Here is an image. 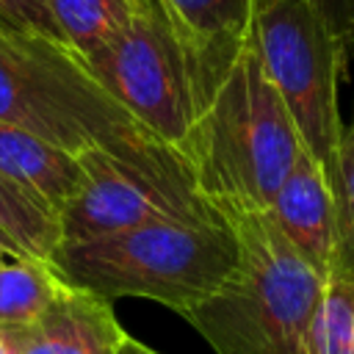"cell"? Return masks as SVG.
<instances>
[{"instance_id":"6da1fadb","label":"cell","mask_w":354,"mask_h":354,"mask_svg":"<svg viewBox=\"0 0 354 354\" xmlns=\"http://www.w3.org/2000/svg\"><path fill=\"white\" fill-rule=\"evenodd\" d=\"M301 152L296 124L246 39L183 149L194 183L224 218L260 213Z\"/></svg>"},{"instance_id":"7a4b0ae2","label":"cell","mask_w":354,"mask_h":354,"mask_svg":"<svg viewBox=\"0 0 354 354\" xmlns=\"http://www.w3.org/2000/svg\"><path fill=\"white\" fill-rule=\"evenodd\" d=\"M232 221H147L111 235L61 243L50 266L72 285L108 301L149 299L188 318L235 268Z\"/></svg>"},{"instance_id":"3957f363","label":"cell","mask_w":354,"mask_h":354,"mask_svg":"<svg viewBox=\"0 0 354 354\" xmlns=\"http://www.w3.org/2000/svg\"><path fill=\"white\" fill-rule=\"evenodd\" d=\"M0 122L75 158L86 152L141 158L169 149L100 86L66 44L8 28H0Z\"/></svg>"},{"instance_id":"277c9868","label":"cell","mask_w":354,"mask_h":354,"mask_svg":"<svg viewBox=\"0 0 354 354\" xmlns=\"http://www.w3.org/2000/svg\"><path fill=\"white\" fill-rule=\"evenodd\" d=\"M230 221L238 263L185 321L216 354H301L326 279L299 257L268 210Z\"/></svg>"},{"instance_id":"5b68a950","label":"cell","mask_w":354,"mask_h":354,"mask_svg":"<svg viewBox=\"0 0 354 354\" xmlns=\"http://www.w3.org/2000/svg\"><path fill=\"white\" fill-rule=\"evenodd\" d=\"M83 64L138 124L180 155L218 86L155 0H141L127 28Z\"/></svg>"},{"instance_id":"8992f818","label":"cell","mask_w":354,"mask_h":354,"mask_svg":"<svg viewBox=\"0 0 354 354\" xmlns=\"http://www.w3.org/2000/svg\"><path fill=\"white\" fill-rule=\"evenodd\" d=\"M249 39L296 124L304 152L321 166L332 188L346 130L337 108V80L346 64L335 36L304 0H257Z\"/></svg>"},{"instance_id":"52a82bcc","label":"cell","mask_w":354,"mask_h":354,"mask_svg":"<svg viewBox=\"0 0 354 354\" xmlns=\"http://www.w3.org/2000/svg\"><path fill=\"white\" fill-rule=\"evenodd\" d=\"M83 183L61 210V243H77L147 221H205L221 213L202 196L185 158L160 149L141 158L86 152Z\"/></svg>"},{"instance_id":"ba28073f","label":"cell","mask_w":354,"mask_h":354,"mask_svg":"<svg viewBox=\"0 0 354 354\" xmlns=\"http://www.w3.org/2000/svg\"><path fill=\"white\" fill-rule=\"evenodd\" d=\"M11 354H116L127 335L108 299L72 288L30 324H3Z\"/></svg>"},{"instance_id":"9c48e42d","label":"cell","mask_w":354,"mask_h":354,"mask_svg":"<svg viewBox=\"0 0 354 354\" xmlns=\"http://www.w3.org/2000/svg\"><path fill=\"white\" fill-rule=\"evenodd\" d=\"M268 216L315 274L329 279L337 271L335 196L321 166L307 152L299 155L296 166L285 177Z\"/></svg>"},{"instance_id":"30bf717a","label":"cell","mask_w":354,"mask_h":354,"mask_svg":"<svg viewBox=\"0 0 354 354\" xmlns=\"http://www.w3.org/2000/svg\"><path fill=\"white\" fill-rule=\"evenodd\" d=\"M183 41L221 83L224 72L246 44L257 0H155Z\"/></svg>"},{"instance_id":"8fae6325","label":"cell","mask_w":354,"mask_h":354,"mask_svg":"<svg viewBox=\"0 0 354 354\" xmlns=\"http://www.w3.org/2000/svg\"><path fill=\"white\" fill-rule=\"evenodd\" d=\"M0 174L58 213L83 183V169L75 155L6 122H0Z\"/></svg>"},{"instance_id":"7c38bea8","label":"cell","mask_w":354,"mask_h":354,"mask_svg":"<svg viewBox=\"0 0 354 354\" xmlns=\"http://www.w3.org/2000/svg\"><path fill=\"white\" fill-rule=\"evenodd\" d=\"M61 246V213L0 174V249L14 260H44Z\"/></svg>"},{"instance_id":"4fadbf2b","label":"cell","mask_w":354,"mask_h":354,"mask_svg":"<svg viewBox=\"0 0 354 354\" xmlns=\"http://www.w3.org/2000/svg\"><path fill=\"white\" fill-rule=\"evenodd\" d=\"M47 6L64 44L88 61L127 28L141 0H47Z\"/></svg>"},{"instance_id":"5bb4252c","label":"cell","mask_w":354,"mask_h":354,"mask_svg":"<svg viewBox=\"0 0 354 354\" xmlns=\"http://www.w3.org/2000/svg\"><path fill=\"white\" fill-rule=\"evenodd\" d=\"M66 279L44 260H14L0 266V324L36 321L61 293Z\"/></svg>"},{"instance_id":"9a60e30c","label":"cell","mask_w":354,"mask_h":354,"mask_svg":"<svg viewBox=\"0 0 354 354\" xmlns=\"http://www.w3.org/2000/svg\"><path fill=\"white\" fill-rule=\"evenodd\" d=\"M301 354H354V282L332 274L307 326Z\"/></svg>"},{"instance_id":"2e32d148","label":"cell","mask_w":354,"mask_h":354,"mask_svg":"<svg viewBox=\"0 0 354 354\" xmlns=\"http://www.w3.org/2000/svg\"><path fill=\"white\" fill-rule=\"evenodd\" d=\"M337 218V271L354 282V122L343 130L337 149V180L332 185Z\"/></svg>"},{"instance_id":"e0dca14e","label":"cell","mask_w":354,"mask_h":354,"mask_svg":"<svg viewBox=\"0 0 354 354\" xmlns=\"http://www.w3.org/2000/svg\"><path fill=\"white\" fill-rule=\"evenodd\" d=\"M0 28L39 33V36H47L64 44L47 0H0Z\"/></svg>"},{"instance_id":"ac0fdd59","label":"cell","mask_w":354,"mask_h":354,"mask_svg":"<svg viewBox=\"0 0 354 354\" xmlns=\"http://www.w3.org/2000/svg\"><path fill=\"white\" fill-rule=\"evenodd\" d=\"M304 3H310L318 11V17L326 22L329 33L335 36L343 53V64H348L354 55V0H304Z\"/></svg>"},{"instance_id":"d6986e66","label":"cell","mask_w":354,"mask_h":354,"mask_svg":"<svg viewBox=\"0 0 354 354\" xmlns=\"http://www.w3.org/2000/svg\"><path fill=\"white\" fill-rule=\"evenodd\" d=\"M116 354H160V351H155V348H149L147 343H141V340L124 335L122 343H119V348H116Z\"/></svg>"},{"instance_id":"ffe728a7","label":"cell","mask_w":354,"mask_h":354,"mask_svg":"<svg viewBox=\"0 0 354 354\" xmlns=\"http://www.w3.org/2000/svg\"><path fill=\"white\" fill-rule=\"evenodd\" d=\"M0 354H11L8 340H6V332H3V324H0Z\"/></svg>"},{"instance_id":"44dd1931","label":"cell","mask_w":354,"mask_h":354,"mask_svg":"<svg viewBox=\"0 0 354 354\" xmlns=\"http://www.w3.org/2000/svg\"><path fill=\"white\" fill-rule=\"evenodd\" d=\"M6 257H8V254H6V252H3V249H0V266H3V263H6Z\"/></svg>"}]
</instances>
